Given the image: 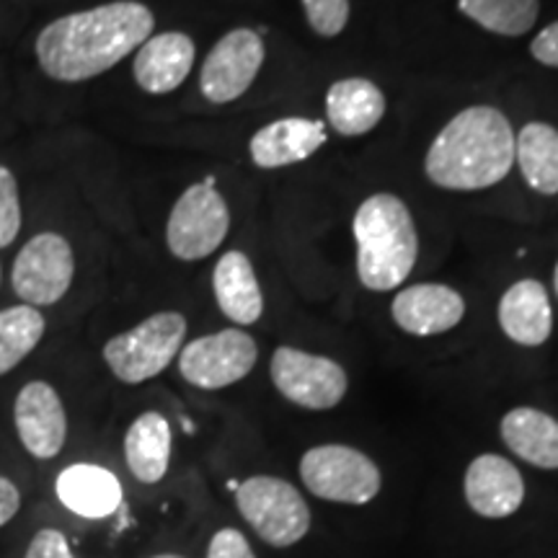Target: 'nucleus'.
<instances>
[{
    "label": "nucleus",
    "mask_w": 558,
    "mask_h": 558,
    "mask_svg": "<svg viewBox=\"0 0 558 558\" xmlns=\"http://www.w3.org/2000/svg\"><path fill=\"white\" fill-rule=\"evenodd\" d=\"M153 11L135 0H117L70 13L37 37L39 68L60 83H81L107 73L150 39Z\"/></svg>",
    "instance_id": "1"
},
{
    "label": "nucleus",
    "mask_w": 558,
    "mask_h": 558,
    "mask_svg": "<svg viewBox=\"0 0 558 558\" xmlns=\"http://www.w3.org/2000/svg\"><path fill=\"white\" fill-rule=\"evenodd\" d=\"M514 166V132L499 109L471 107L432 140L424 171L450 192H478L499 184Z\"/></svg>",
    "instance_id": "2"
},
{
    "label": "nucleus",
    "mask_w": 558,
    "mask_h": 558,
    "mask_svg": "<svg viewBox=\"0 0 558 558\" xmlns=\"http://www.w3.org/2000/svg\"><path fill=\"white\" fill-rule=\"evenodd\" d=\"M357 241L360 282L373 292L396 290L416 264L418 235L407 202L396 194H373L352 220Z\"/></svg>",
    "instance_id": "3"
},
{
    "label": "nucleus",
    "mask_w": 558,
    "mask_h": 558,
    "mask_svg": "<svg viewBox=\"0 0 558 558\" xmlns=\"http://www.w3.org/2000/svg\"><path fill=\"white\" fill-rule=\"evenodd\" d=\"M184 339L186 318L177 311H163L145 318L135 329L111 337L104 344V362L117 380L137 386L163 373L179 357Z\"/></svg>",
    "instance_id": "4"
},
{
    "label": "nucleus",
    "mask_w": 558,
    "mask_h": 558,
    "mask_svg": "<svg viewBox=\"0 0 558 558\" xmlns=\"http://www.w3.org/2000/svg\"><path fill=\"white\" fill-rule=\"evenodd\" d=\"M235 505L254 533L275 548L295 546L311 527V509L303 494L282 478H246L235 488Z\"/></svg>",
    "instance_id": "5"
},
{
    "label": "nucleus",
    "mask_w": 558,
    "mask_h": 558,
    "mask_svg": "<svg viewBox=\"0 0 558 558\" xmlns=\"http://www.w3.org/2000/svg\"><path fill=\"white\" fill-rule=\"evenodd\" d=\"M300 478L318 499L367 505L380 494V469L349 445H318L300 460Z\"/></svg>",
    "instance_id": "6"
},
{
    "label": "nucleus",
    "mask_w": 558,
    "mask_h": 558,
    "mask_svg": "<svg viewBox=\"0 0 558 558\" xmlns=\"http://www.w3.org/2000/svg\"><path fill=\"white\" fill-rule=\"evenodd\" d=\"M230 230L228 202L213 179L197 181L173 205L166 243L181 262H199L220 248Z\"/></svg>",
    "instance_id": "7"
},
{
    "label": "nucleus",
    "mask_w": 558,
    "mask_h": 558,
    "mask_svg": "<svg viewBox=\"0 0 558 558\" xmlns=\"http://www.w3.org/2000/svg\"><path fill=\"white\" fill-rule=\"evenodd\" d=\"M271 383L290 403L308 411H329L347 396L349 380L339 362L308 354L295 347H279L269 365Z\"/></svg>",
    "instance_id": "8"
},
{
    "label": "nucleus",
    "mask_w": 558,
    "mask_h": 558,
    "mask_svg": "<svg viewBox=\"0 0 558 558\" xmlns=\"http://www.w3.org/2000/svg\"><path fill=\"white\" fill-rule=\"evenodd\" d=\"M259 360L256 341L241 329H222L181 347L179 373L190 386L220 390L246 378Z\"/></svg>",
    "instance_id": "9"
},
{
    "label": "nucleus",
    "mask_w": 558,
    "mask_h": 558,
    "mask_svg": "<svg viewBox=\"0 0 558 558\" xmlns=\"http://www.w3.org/2000/svg\"><path fill=\"white\" fill-rule=\"evenodd\" d=\"M75 275L70 243L58 233H41L19 251L13 262V292L32 308H45L65 298Z\"/></svg>",
    "instance_id": "10"
},
{
    "label": "nucleus",
    "mask_w": 558,
    "mask_h": 558,
    "mask_svg": "<svg viewBox=\"0 0 558 558\" xmlns=\"http://www.w3.org/2000/svg\"><path fill=\"white\" fill-rule=\"evenodd\" d=\"M264 39L254 29H233L207 54L199 73L202 96L213 104L241 99L264 65Z\"/></svg>",
    "instance_id": "11"
},
{
    "label": "nucleus",
    "mask_w": 558,
    "mask_h": 558,
    "mask_svg": "<svg viewBox=\"0 0 558 558\" xmlns=\"http://www.w3.org/2000/svg\"><path fill=\"white\" fill-rule=\"evenodd\" d=\"M13 422L21 445L32 458L52 460L68 439V416L62 399L50 383L32 380L19 390L13 403Z\"/></svg>",
    "instance_id": "12"
},
{
    "label": "nucleus",
    "mask_w": 558,
    "mask_h": 558,
    "mask_svg": "<svg viewBox=\"0 0 558 558\" xmlns=\"http://www.w3.org/2000/svg\"><path fill=\"white\" fill-rule=\"evenodd\" d=\"M390 316H393L399 329L414 337H437L463 320L465 300L458 290L439 282L411 284L401 290L390 303Z\"/></svg>",
    "instance_id": "13"
},
{
    "label": "nucleus",
    "mask_w": 558,
    "mask_h": 558,
    "mask_svg": "<svg viewBox=\"0 0 558 558\" xmlns=\"http://www.w3.org/2000/svg\"><path fill=\"white\" fill-rule=\"evenodd\" d=\"M465 501L481 518H509L525 501V481L507 458L478 456L465 471Z\"/></svg>",
    "instance_id": "14"
},
{
    "label": "nucleus",
    "mask_w": 558,
    "mask_h": 558,
    "mask_svg": "<svg viewBox=\"0 0 558 558\" xmlns=\"http://www.w3.org/2000/svg\"><path fill=\"white\" fill-rule=\"evenodd\" d=\"M194 54V41L184 32H163L145 39L132 65L137 86L150 96L171 94L190 78Z\"/></svg>",
    "instance_id": "15"
},
{
    "label": "nucleus",
    "mask_w": 558,
    "mask_h": 558,
    "mask_svg": "<svg viewBox=\"0 0 558 558\" xmlns=\"http://www.w3.org/2000/svg\"><path fill=\"white\" fill-rule=\"evenodd\" d=\"M326 143V128L318 120L305 117H284L269 122L251 137L248 153L259 169H282V166L303 163Z\"/></svg>",
    "instance_id": "16"
},
{
    "label": "nucleus",
    "mask_w": 558,
    "mask_h": 558,
    "mask_svg": "<svg viewBox=\"0 0 558 558\" xmlns=\"http://www.w3.org/2000/svg\"><path fill=\"white\" fill-rule=\"evenodd\" d=\"M499 326L514 344L541 347L554 331V311L538 279H520L499 300Z\"/></svg>",
    "instance_id": "17"
},
{
    "label": "nucleus",
    "mask_w": 558,
    "mask_h": 558,
    "mask_svg": "<svg viewBox=\"0 0 558 558\" xmlns=\"http://www.w3.org/2000/svg\"><path fill=\"white\" fill-rule=\"evenodd\" d=\"M58 497L73 514L101 520L122 505V484L101 465L75 463L58 476Z\"/></svg>",
    "instance_id": "18"
},
{
    "label": "nucleus",
    "mask_w": 558,
    "mask_h": 558,
    "mask_svg": "<svg viewBox=\"0 0 558 558\" xmlns=\"http://www.w3.org/2000/svg\"><path fill=\"white\" fill-rule=\"evenodd\" d=\"M386 114V96L367 78L331 83L326 94V120L341 137H360L375 130Z\"/></svg>",
    "instance_id": "19"
},
{
    "label": "nucleus",
    "mask_w": 558,
    "mask_h": 558,
    "mask_svg": "<svg viewBox=\"0 0 558 558\" xmlns=\"http://www.w3.org/2000/svg\"><path fill=\"white\" fill-rule=\"evenodd\" d=\"M215 298L220 311L239 326H251L262 318L264 298L254 264L241 251H228L213 275Z\"/></svg>",
    "instance_id": "20"
},
{
    "label": "nucleus",
    "mask_w": 558,
    "mask_h": 558,
    "mask_svg": "<svg viewBox=\"0 0 558 558\" xmlns=\"http://www.w3.org/2000/svg\"><path fill=\"white\" fill-rule=\"evenodd\" d=\"M501 439L535 469H558V422L546 411L518 407L501 418Z\"/></svg>",
    "instance_id": "21"
},
{
    "label": "nucleus",
    "mask_w": 558,
    "mask_h": 558,
    "mask_svg": "<svg viewBox=\"0 0 558 558\" xmlns=\"http://www.w3.org/2000/svg\"><path fill=\"white\" fill-rule=\"evenodd\" d=\"M124 458L140 484H158L171 463V424L158 411H145L124 435Z\"/></svg>",
    "instance_id": "22"
},
{
    "label": "nucleus",
    "mask_w": 558,
    "mask_h": 558,
    "mask_svg": "<svg viewBox=\"0 0 558 558\" xmlns=\"http://www.w3.org/2000/svg\"><path fill=\"white\" fill-rule=\"evenodd\" d=\"M514 160L522 179L538 194H558V130L530 122L514 135Z\"/></svg>",
    "instance_id": "23"
},
{
    "label": "nucleus",
    "mask_w": 558,
    "mask_h": 558,
    "mask_svg": "<svg viewBox=\"0 0 558 558\" xmlns=\"http://www.w3.org/2000/svg\"><path fill=\"white\" fill-rule=\"evenodd\" d=\"M458 9L481 29L501 37H522L538 21L541 0H458Z\"/></svg>",
    "instance_id": "24"
},
{
    "label": "nucleus",
    "mask_w": 558,
    "mask_h": 558,
    "mask_svg": "<svg viewBox=\"0 0 558 558\" xmlns=\"http://www.w3.org/2000/svg\"><path fill=\"white\" fill-rule=\"evenodd\" d=\"M47 320L32 305H13L0 311V375L21 365L45 337Z\"/></svg>",
    "instance_id": "25"
},
{
    "label": "nucleus",
    "mask_w": 558,
    "mask_h": 558,
    "mask_svg": "<svg viewBox=\"0 0 558 558\" xmlns=\"http://www.w3.org/2000/svg\"><path fill=\"white\" fill-rule=\"evenodd\" d=\"M352 0H303L305 19L318 37H337L347 29Z\"/></svg>",
    "instance_id": "26"
},
{
    "label": "nucleus",
    "mask_w": 558,
    "mask_h": 558,
    "mask_svg": "<svg viewBox=\"0 0 558 558\" xmlns=\"http://www.w3.org/2000/svg\"><path fill=\"white\" fill-rule=\"evenodd\" d=\"M21 230V202L16 177L0 166V248L11 246Z\"/></svg>",
    "instance_id": "27"
},
{
    "label": "nucleus",
    "mask_w": 558,
    "mask_h": 558,
    "mask_svg": "<svg viewBox=\"0 0 558 558\" xmlns=\"http://www.w3.org/2000/svg\"><path fill=\"white\" fill-rule=\"evenodd\" d=\"M24 558H75V554L65 535H62V530L41 527L32 538Z\"/></svg>",
    "instance_id": "28"
},
{
    "label": "nucleus",
    "mask_w": 558,
    "mask_h": 558,
    "mask_svg": "<svg viewBox=\"0 0 558 558\" xmlns=\"http://www.w3.org/2000/svg\"><path fill=\"white\" fill-rule=\"evenodd\" d=\"M207 558H256L246 535L233 527H222L213 535L207 546Z\"/></svg>",
    "instance_id": "29"
},
{
    "label": "nucleus",
    "mask_w": 558,
    "mask_h": 558,
    "mask_svg": "<svg viewBox=\"0 0 558 558\" xmlns=\"http://www.w3.org/2000/svg\"><path fill=\"white\" fill-rule=\"evenodd\" d=\"M530 52H533V58L538 60L541 65L558 68V21L556 24L546 26V29H543L538 37L533 39Z\"/></svg>",
    "instance_id": "30"
},
{
    "label": "nucleus",
    "mask_w": 558,
    "mask_h": 558,
    "mask_svg": "<svg viewBox=\"0 0 558 558\" xmlns=\"http://www.w3.org/2000/svg\"><path fill=\"white\" fill-rule=\"evenodd\" d=\"M21 509V492L11 478L0 476V527H5Z\"/></svg>",
    "instance_id": "31"
},
{
    "label": "nucleus",
    "mask_w": 558,
    "mask_h": 558,
    "mask_svg": "<svg viewBox=\"0 0 558 558\" xmlns=\"http://www.w3.org/2000/svg\"><path fill=\"white\" fill-rule=\"evenodd\" d=\"M153 558H184V556H177V554H160V556H153Z\"/></svg>",
    "instance_id": "32"
},
{
    "label": "nucleus",
    "mask_w": 558,
    "mask_h": 558,
    "mask_svg": "<svg viewBox=\"0 0 558 558\" xmlns=\"http://www.w3.org/2000/svg\"><path fill=\"white\" fill-rule=\"evenodd\" d=\"M554 288H556V295H558V264H556V275H554Z\"/></svg>",
    "instance_id": "33"
}]
</instances>
